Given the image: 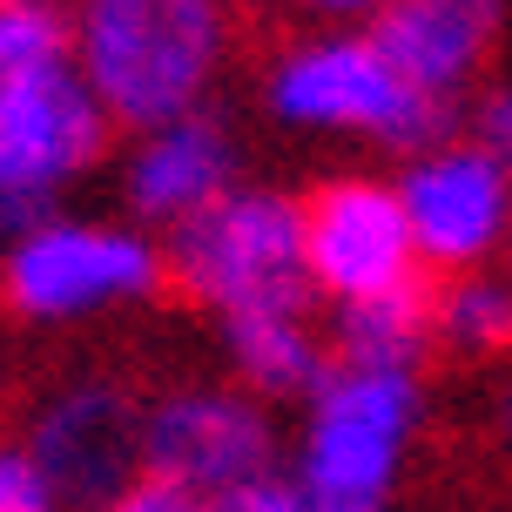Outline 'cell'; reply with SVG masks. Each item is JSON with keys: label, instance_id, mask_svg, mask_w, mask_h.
Wrapping results in <instances>:
<instances>
[{"label": "cell", "instance_id": "1", "mask_svg": "<svg viewBox=\"0 0 512 512\" xmlns=\"http://www.w3.org/2000/svg\"><path fill=\"white\" fill-rule=\"evenodd\" d=\"M68 61L115 128H155L209 108L230 68L223 0H68Z\"/></svg>", "mask_w": 512, "mask_h": 512}, {"label": "cell", "instance_id": "2", "mask_svg": "<svg viewBox=\"0 0 512 512\" xmlns=\"http://www.w3.org/2000/svg\"><path fill=\"white\" fill-rule=\"evenodd\" d=\"M418 364L331 358L324 384L304 398L290 486L310 512H391L398 479L418 445Z\"/></svg>", "mask_w": 512, "mask_h": 512}, {"label": "cell", "instance_id": "3", "mask_svg": "<svg viewBox=\"0 0 512 512\" xmlns=\"http://www.w3.org/2000/svg\"><path fill=\"white\" fill-rule=\"evenodd\" d=\"M263 108L290 135L317 142H371V149L418 155L445 135L452 108L418 95L405 68L371 41V27H317L304 41L270 54L263 68Z\"/></svg>", "mask_w": 512, "mask_h": 512}, {"label": "cell", "instance_id": "4", "mask_svg": "<svg viewBox=\"0 0 512 512\" xmlns=\"http://www.w3.org/2000/svg\"><path fill=\"white\" fill-rule=\"evenodd\" d=\"M169 263L142 223L115 216H68L54 209L34 230L0 250V297L27 324H88L108 310H128L155 297Z\"/></svg>", "mask_w": 512, "mask_h": 512}, {"label": "cell", "instance_id": "5", "mask_svg": "<svg viewBox=\"0 0 512 512\" xmlns=\"http://www.w3.org/2000/svg\"><path fill=\"white\" fill-rule=\"evenodd\" d=\"M169 283L182 297L223 324L263 304H290L310 297L304 277V203H290L277 189H250L236 182L223 203H209L203 216H189L182 230H169Z\"/></svg>", "mask_w": 512, "mask_h": 512}, {"label": "cell", "instance_id": "6", "mask_svg": "<svg viewBox=\"0 0 512 512\" xmlns=\"http://www.w3.org/2000/svg\"><path fill=\"white\" fill-rule=\"evenodd\" d=\"M304 277L331 310H364L425 290V256L411 243L398 182L337 176L304 203Z\"/></svg>", "mask_w": 512, "mask_h": 512}, {"label": "cell", "instance_id": "7", "mask_svg": "<svg viewBox=\"0 0 512 512\" xmlns=\"http://www.w3.org/2000/svg\"><path fill=\"white\" fill-rule=\"evenodd\" d=\"M411 243L438 277L492 270V256L512 250V169L479 135H438L398 176Z\"/></svg>", "mask_w": 512, "mask_h": 512}, {"label": "cell", "instance_id": "8", "mask_svg": "<svg viewBox=\"0 0 512 512\" xmlns=\"http://www.w3.org/2000/svg\"><path fill=\"white\" fill-rule=\"evenodd\" d=\"M142 472L216 499L277 472V425L256 391L236 384H182L142 411Z\"/></svg>", "mask_w": 512, "mask_h": 512}, {"label": "cell", "instance_id": "9", "mask_svg": "<svg viewBox=\"0 0 512 512\" xmlns=\"http://www.w3.org/2000/svg\"><path fill=\"white\" fill-rule=\"evenodd\" d=\"M142 411L115 378H75L34 405L21 452L68 512H102L142 479Z\"/></svg>", "mask_w": 512, "mask_h": 512}, {"label": "cell", "instance_id": "10", "mask_svg": "<svg viewBox=\"0 0 512 512\" xmlns=\"http://www.w3.org/2000/svg\"><path fill=\"white\" fill-rule=\"evenodd\" d=\"M108 128L115 122L75 61L0 81V169L48 203H61L108 155Z\"/></svg>", "mask_w": 512, "mask_h": 512}, {"label": "cell", "instance_id": "11", "mask_svg": "<svg viewBox=\"0 0 512 512\" xmlns=\"http://www.w3.org/2000/svg\"><path fill=\"white\" fill-rule=\"evenodd\" d=\"M236 135L223 115H176V122L142 128L122 155V203L128 223L142 230H182L189 216H203L209 203H223L236 189Z\"/></svg>", "mask_w": 512, "mask_h": 512}, {"label": "cell", "instance_id": "12", "mask_svg": "<svg viewBox=\"0 0 512 512\" xmlns=\"http://www.w3.org/2000/svg\"><path fill=\"white\" fill-rule=\"evenodd\" d=\"M371 41L405 68L418 95L459 108L506 41V0H391L371 21Z\"/></svg>", "mask_w": 512, "mask_h": 512}, {"label": "cell", "instance_id": "13", "mask_svg": "<svg viewBox=\"0 0 512 512\" xmlns=\"http://www.w3.org/2000/svg\"><path fill=\"white\" fill-rule=\"evenodd\" d=\"M223 351H230L243 391H256V398H310L337 358V344L310 317V297L223 317Z\"/></svg>", "mask_w": 512, "mask_h": 512}, {"label": "cell", "instance_id": "14", "mask_svg": "<svg viewBox=\"0 0 512 512\" xmlns=\"http://www.w3.org/2000/svg\"><path fill=\"white\" fill-rule=\"evenodd\" d=\"M432 337L459 358H506L512 351V283L499 270H472L432 290Z\"/></svg>", "mask_w": 512, "mask_h": 512}, {"label": "cell", "instance_id": "15", "mask_svg": "<svg viewBox=\"0 0 512 512\" xmlns=\"http://www.w3.org/2000/svg\"><path fill=\"white\" fill-rule=\"evenodd\" d=\"M68 61V14L54 0H7L0 7V81Z\"/></svg>", "mask_w": 512, "mask_h": 512}, {"label": "cell", "instance_id": "16", "mask_svg": "<svg viewBox=\"0 0 512 512\" xmlns=\"http://www.w3.org/2000/svg\"><path fill=\"white\" fill-rule=\"evenodd\" d=\"M0 512H68L21 445H0Z\"/></svg>", "mask_w": 512, "mask_h": 512}, {"label": "cell", "instance_id": "17", "mask_svg": "<svg viewBox=\"0 0 512 512\" xmlns=\"http://www.w3.org/2000/svg\"><path fill=\"white\" fill-rule=\"evenodd\" d=\"M203 512H310V506H304V492L290 486V472H263L250 486L203 499Z\"/></svg>", "mask_w": 512, "mask_h": 512}, {"label": "cell", "instance_id": "18", "mask_svg": "<svg viewBox=\"0 0 512 512\" xmlns=\"http://www.w3.org/2000/svg\"><path fill=\"white\" fill-rule=\"evenodd\" d=\"M54 209H61V203H48V196H34L27 182H14L7 169H0V250H14V243H21V236L34 230L41 216H54Z\"/></svg>", "mask_w": 512, "mask_h": 512}, {"label": "cell", "instance_id": "19", "mask_svg": "<svg viewBox=\"0 0 512 512\" xmlns=\"http://www.w3.org/2000/svg\"><path fill=\"white\" fill-rule=\"evenodd\" d=\"M472 135H479V142L512 169V75L492 81L486 95H479V108H472Z\"/></svg>", "mask_w": 512, "mask_h": 512}, {"label": "cell", "instance_id": "20", "mask_svg": "<svg viewBox=\"0 0 512 512\" xmlns=\"http://www.w3.org/2000/svg\"><path fill=\"white\" fill-rule=\"evenodd\" d=\"M102 512H203V499L182 492V486H169V479H155V472H142V479L122 486Z\"/></svg>", "mask_w": 512, "mask_h": 512}, {"label": "cell", "instance_id": "21", "mask_svg": "<svg viewBox=\"0 0 512 512\" xmlns=\"http://www.w3.org/2000/svg\"><path fill=\"white\" fill-rule=\"evenodd\" d=\"M304 14H317L324 27H371L391 0H297Z\"/></svg>", "mask_w": 512, "mask_h": 512}, {"label": "cell", "instance_id": "22", "mask_svg": "<svg viewBox=\"0 0 512 512\" xmlns=\"http://www.w3.org/2000/svg\"><path fill=\"white\" fill-rule=\"evenodd\" d=\"M499 438H506V445H512V391H506V398H499Z\"/></svg>", "mask_w": 512, "mask_h": 512}, {"label": "cell", "instance_id": "23", "mask_svg": "<svg viewBox=\"0 0 512 512\" xmlns=\"http://www.w3.org/2000/svg\"><path fill=\"white\" fill-rule=\"evenodd\" d=\"M0 7H7V0H0Z\"/></svg>", "mask_w": 512, "mask_h": 512}]
</instances>
